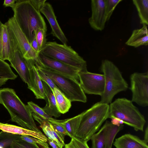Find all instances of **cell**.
Returning <instances> with one entry per match:
<instances>
[{
  "label": "cell",
  "instance_id": "cell-4",
  "mask_svg": "<svg viewBox=\"0 0 148 148\" xmlns=\"http://www.w3.org/2000/svg\"><path fill=\"white\" fill-rule=\"evenodd\" d=\"M116 117L133 127L143 131L146 122L145 117L131 101L125 98L116 99L109 105L108 118Z\"/></svg>",
  "mask_w": 148,
  "mask_h": 148
},
{
  "label": "cell",
  "instance_id": "cell-13",
  "mask_svg": "<svg viewBox=\"0 0 148 148\" xmlns=\"http://www.w3.org/2000/svg\"><path fill=\"white\" fill-rule=\"evenodd\" d=\"M18 47L9 28L5 23L3 24L0 37V58L4 61H9Z\"/></svg>",
  "mask_w": 148,
  "mask_h": 148
},
{
  "label": "cell",
  "instance_id": "cell-43",
  "mask_svg": "<svg viewBox=\"0 0 148 148\" xmlns=\"http://www.w3.org/2000/svg\"><path fill=\"white\" fill-rule=\"evenodd\" d=\"M3 24H2V23L1 22V21L0 20V37L1 36V30H2V26Z\"/></svg>",
  "mask_w": 148,
  "mask_h": 148
},
{
  "label": "cell",
  "instance_id": "cell-40",
  "mask_svg": "<svg viewBox=\"0 0 148 148\" xmlns=\"http://www.w3.org/2000/svg\"><path fill=\"white\" fill-rule=\"evenodd\" d=\"M143 140L147 143L148 142V127L147 126L145 130L144 139Z\"/></svg>",
  "mask_w": 148,
  "mask_h": 148
},
{
  "label": "cell",
  "instance_id": "cell-2",
  "mask_svg": "<svg viewBox=\"0 0 148 148\" xmlns=\"http://www.w3.org/2000/svg\"><path fill=\"white\" fill-rule=\"evenodd\" d=\"M0 104L7 109L12 121L27 129L41 132L34 122L31 110L22 102L13 89H0Z\"/></svg>",
  "mask_w": 148,
  "mask_h": 148
},
{
  "label": "cell",
  "instance_id": "cell-8",
  "mask_svg": "<svg viewBox=\"0 0 148 148\" xmlns=\"http://www.w3.org/2000/svg\"><path fill=\"white\" fill-rule=\"evenodd\" d=\"M131 101L145 107L148 105V73L135 72L130 76Z\"/></svg>",
  "mask_w": 148,
  "mask_h": 148
},
{
  "label": "cell",
  "instance_id": "cell-21",
  "mask_svg": "<svg viewBox=\"0 0 148 148\" xmlns=\"http://www.w3.org/2000/svg\"><path fill=\"white\" fill-rule=\"evenodd\" d=\"M44 89L46 105L42 109L45 112L51 117L58 118L61 115L57 107L55 98L50 88L44 82H42Z\"/></svg>",
  "mask_w": 148,
  "mask_h": 148
},
{
  "label": "cell",
  "instance_id": "cell-38",
  "mask_svg": "<svg viewBox=\"0 0 148 148\" xmlns=\"http://www.w3.org/2000/svg\"><path fill=\"white\" fill-rule=\"evenodd\" d=\"M24 148H40L37 145L31 144L26 142H25Z\"/></svg>",
  "mask_w": 148,
  "mask_h": 148
},
{
  "label": "cell",
  "instance_id": "cell-18",
  "mask_svg": "<svg viewBox=\"0 0 148 148\" xmlns=\"http://www.w3.org/2000/svg\"><path fill=\"white\" fill-rule=\"evenodd\" d=\"M28 61L30 73V85L28 88L34 93L37 99H45V93L42 82L38 73L35 62Z\"/></svg>",
  "mask_w": 148,
  "mask_h": 148
},
{
  "label": "cell",
  "instance_id": "cell-5",
  "mask_svg": "<svg viewBox=\"0 0 148 148\" xmlns=\"http://www.w3.org/2000/svg\"><path fill=\"white\" fill-rule=\"evenodd\" d=\"M101 70L104 76L105 85L99 102L109 104L115 95L127 90L128 84L119 69L111 61L108 60H103Z\"/></svg>",
  "mask_w": 148,
  "mask_h": 148
},
{
  "label": "cell",
  "instance_id": "cell-11",
  "mask_svg": "<svg viewBox=\"0 0 148 148\" xmlns=\"http://www.w3.org/2000/svg\"><path fill=\"white\" fill-rule=\"evenodd\" d=\"M79 79L81 86L85 93L101 96L105 88V77L103 74L88 72H80Z\"/></svg>",
  "mask_w": 148,
  "mask_h": 148
},
{
  "label": "cell",
  "instance_id": "cell-15",
  "mask_svg": "<svg viewBox=\"0 0 148 148\" xmlns=\"http://www.w3.org/2000/svg\"><path fill=\"white\" fill-rule=\"evenodd\" d=\"M40 12L45 17L51 27V34L59 40L63 44H66L68 40L57 21L53 7L45 2L41 6Z\"/></svg>",
  "mask_w": 148,
  "mask_h": 148
},
{
  "label": "cell",
  "instance_id": "cell-34",
  "mask_svg": "<svg viewBox=\"0 0 148 148\" xmlns=\"http://www.w3.org/2000/svg\"><path fill=\"white\" fill-rule=\"evenodd\" d=\"M76 148H90L86 141L84 140L75 137L71 138V139Z\"/></svg>",
  "mask_w": 148,
  "mask_h": 148
},
{
  "label": "cell",
  "instance_id": "cell-26",
  "mask_svg": "<svg viewBox=\"0 0 148 148\" xmlns=\"http://www.w3.org/2000/svg\"><path fill=\"white\" fill-rule=\"evenodd\" d=\"M82 115V113L73 117L64 120V126L71 138L75 137Z\"/></svg>",
  "mask_w": 148,
  "mask_h": 148
},
{
  "label": "cell",
  "instance_id": "cell-32",
  "mask_svg": "<svg viewBox=\"0 0 148 148\" xmlns=\"http://www.w3.org/2000/svg\"><path fill=\"white\" fill-rule=\"evenodd\" d=\"M27 105L30 109L32 112L36 113L47 119L52 117L47 114L44 111L42 108L40 107L38 105L32 101H29L27 102Z\"/></svg>",
  "mask_w": 148,
  "mask_h": 148
},
{
  "label": "cell",
  "instance_id": "cell-25",
  "mask_svg": "<svg viewBox=\"0 0 148 148\" xmlns=\"http://www.w3.org/2000/svg\"><path fill=\"white\" fill-rule=\"evenodd\" d=\"M133 3L138 11L141 24H148V0H133Z\"/></svg>",
  "mask_w": 148,
  "mask_h": 148
},
{
  "label": "cell",
  "instance_id": "cell-24",
  "mask_svg": "<svg viewBox=\"0 0 148 148\" xmlns=\"http://www.w3.org/2000/svg\"><path fill=\"white\" fill-rule=\"evenodd\" d=\"M55 96L57 108L61 114L67 112L71 107V102L58 88L52 90Z\"/></svg>",
  "mask_w": 148,
  "mask_h": 148
},
{
  "label": "cell",
  "instance_id": "cell-1",
  "mask_svg": "<svg viewBox=\"0 0 148 148\" xmlns=\"http://www.w3.org/2000/svg\"><path fill=\"white\" fill-rule=\"evenodd\" d=\"M46 0H16L12 9L13 17L29 42L32 41L35 32L39 29L47 30L40 8Z\"/></svg>",
  "mask_w": 148,
  "mask_h": 148
},
{
  "label": "cell",
  "instance_id": "cell-19",
  "mask_svg": "<svg viewBox=\"0 0 148 148\" xmlns=\"http://www.w3.org/2000/svg\"><path fill=\"white\" fill-rule=\"evenodd\" d=\"M0 130L13 134L26 135L33 137L43 141L47 142L48 138L41 132H36L8 123L0 122Z\"/></svg>",
  "mask_w": 148,
  "mask_h": 148
},
{
  "label": "cell",
  "instance_id": "cell-20",
  "mask_svg": "<svg viewBox=\"0 0 148 148\" xmlns=\"http://www.w3.org/2000/svg\"><path fill=\"white\" fill-rule=\"evenodd\" d=\"M114 145L116 148H148L147 143L138 137L125 134L116 139Z\"/></svg>",
  "mask_w": 148,
  "mask_h": 148
},
{
  "label": "cell",
  "instance_id": "cell-7",
  "mask_svg": "<svg viewBox=\"0 0 148 148\" xmlns=\"http://www.w3.org/2000/svg\"><path fill=\"white\" fill-rule=\"evenodd\" d=\"M35 65L51 78L57 88L71 102H86V97L78 81L51 71L36 62Z\"/></svg>",
  "mask_w": 148,
  "mask_h": 148
},
{
  "label": "cell",
  "instance_id": "cell-3",
  "mask_svg": "<svg viewBox=\"0 0 148 148\" xmlns=\"http://www.w3.org/2000/svg\"><path fill=\"white\" fill-rule=\"evenodd\" d=\"M109 105L99 102L82 113L75 137L88 141L108 118Z\"/></svg>",
  "mask_w": 148,
  "mask_h": 148
},
{
  "label": "cell",
  "instance_id": "cell-37",
  "mask_svg": "<svg viewBox=\"0 0 148 148\" xmlns=\"http://www.w3.org/2000/svg\"><path fill=\"white\" fill-rule=\"evenodd\" d=\"M112 119L111 123L113 125L118 126H119L123 125L124 123L123 121L120 119L116 117H113Z\"/></svg>",
  "mask_w": 148,
  "mask_h": 148
},
{
  "label": "cell",
  "instance_id": "cell-16",
  "mask_svg": "<svg viewBox=\"0 0 148 148\" xmlns=\"http://www.w3.org/2000/svg\"><path fill=\"white\" fill-rule=\"evenodd\" d=\"M9 61L22 80L27 84L28 88H29L30 83L28 61L24 57L18 46Z\"/></svg>",
  "mask_w": 148,
  "mask_h": 148
},
{
  "label": "cell",
  "instance_id": "cell-42",
  "mask_svg": "<svg viewBox=\"0 0 148 148\" xmlns=\"http://www.w3.org/2000/svg\"><path fill=\"white\" fill-rule=\"evenodd\" d=\"M8 80L7 79L0 78V87L5 84Z\"/></svg>",
  "mask_w": 148,
  "mask_h": 148
},
{
  "label": "cell",
  "instance_id": "cell-33",
  "mask_svg": "<svg viewBox=\"0 0 148 148\" xmlns=\"http://www.w3.org/2000/svg\"><path fill=\"white\" fill-rule=\"evenodd\" d=\"M36 66L38 75L41 81L44 82L47 84L52 90L54 88H57L51 78L42 72L39 68Z\"/></svg>",
  "mask_w": 148,
  "mask_h": 148
},
{
  "label": "cell",
  "instance_id": "cell-27",
  "mask_svg": "<svg viewBox=\"0 0 148 148\" xmlns=\"http://www.w3.org/2000/svg\"><path fill=\"white\" fill-rule=\"evenodd\" d=\"M17 77L9 65L0 58V78L14 80Z\"/></svg>",
  "mask_w": 148,
  "mask_h": 148
},
{
  "label": "cell",
  "instance_id": "cell-29",
  "mask_svg": "<svg viewBox=\"0 0 148 148\" xmlns=\"http://www.w3.org/2000/svg\"><path fill=\"white\" fill-rule=\"evenodd\" d=\"M122 0H105L107 21L110 19L115 8Z\"/></svg>",
  "mask_w": 148,
  "mask_h": 148
},
{
  "label": "cell",
  "instance_id": "cell-23",
  "mask_svg": "<svg viewBox=\"0 0 148 148\" xmlns=\"http://www.w3.org/2000/svg\"><path fill=\"white\" fill-rule=\"evenodd\" d=\"M25 143L20 135L0 132V148H24Z\"/></svg>",
  "mask_w": 148,
  "mask_h": 148
},
{
  "label": "cell",
  "instance_id": "cell-35",
  "mask_svg": "<svg viewBox=\"0 0 148 148\" xmlns=\"http://www.w3.org/2000/svg\"><path fill=\"white\" fill-rule=\"evenodd\" d=\"M30 44L32 47L36 52L38 53L40 52L38 44L36 37V35Z\"/></svg>",
  "mask_w": 148,
  "mask_h": 148
},
{
  "label": "cell",
  "instance_id": "cell-10",
  "mask_svg": "<svg viewBox=\"0 0 148 148\" xmlns=\"http://www.w3.org/2000/svg\"><path fill=\"white\" fill-rule=\"evenodd\" d=\"M5 23L10 29L24 57L27 60H32L38 63L39 53L36 52L32 47L14 17L10 18Z\"/></svg>",
  "mask_w": 148,
  "mask_h": 148
},
{
  "label": "cell",
  "instance_id": "cell-6",
  "mask_svg": "<svg viewBox=\"0 0 148 148\" xmlns=\"http://www.w3.org/2000/svg\"><path fill=\"white\" fill-rule=\"evenodd\" d=\"M49 58L55 59L80 69L87 71L86 61L70 46L56 42H47L40 52Z\"/></svg>",
  "mask_w": 148,
  "mask_h": 148
},
{
  "label": "cell",
  "instance_id": "cell-12",
  "mask_svg": "<svg viewBox=\"0 0 148 148\" xmlns=\"http://www.w3.org/2000/svg\"><path fill=\"white\" fill-rule=\"evenodd\" d=\"M38 64L60 74L74 78L79 81L78 73L81 70L60 61L49 58L40 52L38 54Z\"/></svg>",
  "mask_w": 148,
  "mask_h": 148
},
{
  "label": "cell",
  "instance_id": "cell-41",
  "mask_svg": "<svg viewBox=\"0 0 148 148\" xmlns=\"http://www.w3.org/2000/svg\"><path fill=\"white\" fill-rule=\"evenodd\" d=\"M49 145L52 148H60L54 142L48 139V141Z\"/></svg>",
  "mask_w": 148,
  "mask_h": 148
},
{
  "label": "cell",
  "instance_id": "cell-14",
  "mask_svg": "<svg viewBox=\"0 0 148 148\" xmlns=\"http://www.w3.org/2000/svg\"><path fill=\"white\" fill-rule=\"evenodd\" d=\"M92 15L88 19L91 27L95 30L101 31L107 21L105 0H92Z\"/></svg>",
  "mask_w": 148,
  "mask_h": 148
},
{
  "label": "cell",
  "instance_id": "cell-31",
  "mask_svg": "<svg viewBox=\"0 0 148 148\" xmlns=\"http://www.w3.org/2000/svg\"><path fill=\"white\" fill-rule=\"evenodd\" d=\"M20 138L23 141L31 144L37 145L42 148H50L47 142L39 139L26 135H20Z\"/></svg>",
  "mask_w": 148,
  "mask_h": 148
},
{
  "label": "cell",
  "instance_id": "cell-28",
  "mask_svg": "<svg viewBox=\"0 0 148 148\" xmlns=\"http://www.w3.org/2000/svg\"><path fill=\"white\" fill-rule=\"evenodd\" d=\"M52 125L55 130L64 139L65 136H70L66 130L63 123L64 120H57L52 117L47 119Z\"/></svg>",
  "mask_w": 148,
  "mask_h": 148
},
{
  "label": "cell",
  "instance_id": "cell-30",
  "mask_svg": "<svg viewBox=\"0 0 148 148\" xmlns=\"http://www.w3.org/2000/svg\"><path fill=\"white\" fill-rule=\"evenodd\" d=\"M47 31V30L39 29L35 32L36 37L40 52L44 48L47 42L46 38Z\"/></svg>",
  "mask_w": 148,
  "mask_h": 148
},
{
  "label": "cell",
  "instance_id": "cell-17",
  "mask_svg": "<svg viewBox=\"0 0 148 148\" xmlns=\"http://www.w3.org/2000/svg\"><path fill=\"white\" fill-rule=\"evenodd\" d=\"M32 114L33 119L39 124L40 127L48 139L54 142L60 148H63L65 145L64 139L55 130L47 119L34 112H32Z\"/></svg>",
  "mask_w": 148,
  "mask_h": 148
},
{
  "label": "cell",
  "instance_id": "cell-39",
  "mask_svg": "<svg viewBox=\"0 0 148 148\" xmlns=\"http://www.w3.org/2000/svg\"><path fill=\"white\" fill-rule=\"evenodd\" d=\"M64 148H76L72 140L68 143L65 144Z\"/></svg>",
  "mask_w": 148,
  "mask_h": 148
},
{
  "label": "cell",
  "instance_id": "cell-9",
  "mask_svg": "<svg viewBox=\"0 0 148 148\" xmlns=\"http://www.w3.org/2000/svg\"><path fill=\"white\" fill-rule=\"evenodd\" d=\"M123 126L114 125L106 121L99 131L91 137L92 148H112L115 137Z\"/></svg>",
  "mask_w": 148,
  "mask_h": 148
},
{
  "label": "cell",
  "instance_id": "cell-22",
  "mask_svg": "<svg viewBox=\"0 0 148 148\" xmlns=\"http://www.w3.org/2000/svg\"><path fill=\"white\" fill-rule=\"evenodd\" d=\"M148 30L147 25H143L140 29L134 30L131 36L125 42L129 46L137 48L142 45L147 46L148 44Z\"/></svg>",
  "mask_w": 148,
  "mask_h": 148
},
{
  "label": "cell",
  "instance_id": "cell-36",
  "mask_svg": "<svg viewBox=\"0 0 148 148\" xmlns=\"http://www.w3.org/2000/svg\"><path fill=\"white\" fill-rule=\"evenodd\" d=\"M16 0H5L4 1L3 5L5 7H10L12 9L14 6Z\"/></svg>",
  "mask_w": 148,
  "mask_h": 148
}]
</instances>
